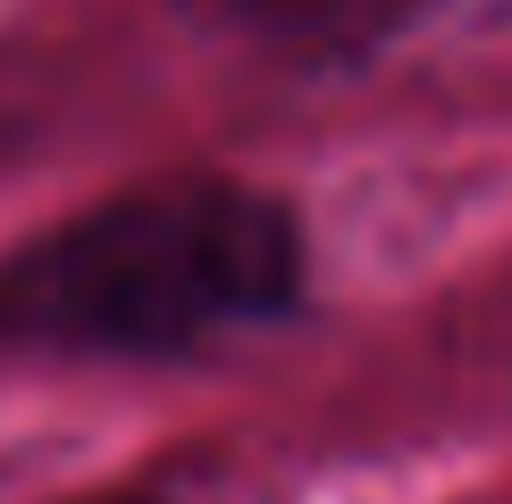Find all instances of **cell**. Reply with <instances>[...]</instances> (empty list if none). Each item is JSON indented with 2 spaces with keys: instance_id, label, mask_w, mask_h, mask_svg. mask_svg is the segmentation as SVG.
<instances>
[{
  "instance_id": "cell-1",
  "label": "cell",
  "mask_w": 512,
  "mask_h": 504,
  "mask_svg": "<svg viewBox=\"0 0 512 504\" xmlns=\"http://www.w3.org/2000/svg\"><path fill=\"white\" fill-rule=\"evenodd\" d=\"M294 303L303 227L236 177L143 185L0 252V345L59 362H168Z\"/></svg>"
},
{
  "instance_id": "cell-2",
  "label": "cell",
  "mask_w": 512,
  "mask_h": 504,
  "mask_svg": "<svg viewBox=\"0 0 512 504\" xmlns=\"http://www.w3.org/2000/svg\"><path fill=\"white\" fill-rule=\"evenodd\" d=\"M202 34L244 42L252 59H286V68H361L395 34H412L437 0H168Z\"/></svg>"
}]
</instances>
